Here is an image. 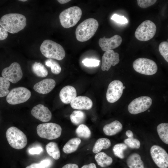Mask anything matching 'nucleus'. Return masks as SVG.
Segmentation results:
<instances>
[{
  "instance_id": "nucleus-39",
  "label": "nucleus",
  "mask_w": 168,
  "mask_h": 168,
  "mask_svg": "<svg viewBox=\"0 0 168 168\" xmlns=\"http://www.w3.org/2000/svg\"><path fill=\"white\" fill-rule=\"evenodd\" d=\"M43 151L41 147H33L29 150V152L31 154H39Z\"/></svg>"
},
{
  "instance_id": "nucleus-28",
  "label": "nucleus",
  "mask_w": 168,
  "mask_h": 168,
  "mask_svg": "<svg viewBox=\"0 0 168 168\" xmlns=\"http://www.w3.org/2000/svg\"><path fill=\"white\" fill-rule=\"evenodd\" d=\"M157 131L161 140L166 144H168V124L162 123L157 127Z\"/></svg>"
},
{
  "instance_id": "nucleus-13",
  "label": "nucleus",
  "mask_w": 168,
  "mask_h": 168,
  "mask_svg": "<svg viewBox=\"0 0 168 168\" xmlns=\"http://www.w3.org/2000/svg\"><path fill=\"white\" fill-rule=\"evenodd\" d=\"M123 84L119 80L112 81L109 85L106 93V98L108 102L114 103L121 96L123 91Z\"/></svg>"
},
{
  "instance_id": "nucleus-43",
  "label": "nucleus",
  "mask_w": 168,
  "mask_h": 168,
  "mask_svg": "<svg viewBox=\"0 0 168 168\" xmlns=\"http://www.w3.org/2000/svg\"><path fill=\"white\" fill-rule=\"evenodd\" d=\"M126 135L128 137V138H133V132L130 130H128L126 132Z\"/></svg>"
},
{
  "instance_id": "nucleus-4",
  "label": "nucleus",
  "mask_w": 168,
  "mask_h": 168,
  "mask_svg": "<svg viewBox=\"0 0 168 168\" xmlns=\"http://www.w3.org/2000/svg\"><path fill=\"white\" fill-rule=\"evenodd\" d=\"M82 15V10L78 7L73 6L66 9L59 15L61 24L65 28L72 27L78 22Z\"/></svg>"
},
{
  "instance_id": "nucleus-32",
  "label": "nucleus",
  "mask_w": 168,
  "mask_h": 168,
  "mask_svg": "<svg viewBox=\"0 0 168 168\" xmlns=\"http://www.w3.org/2000/svg\"><path fill=\"white\" fill-rule=\"evenodd\" d=\"M127 148V146L125 144L119 143L115 144L113 148L114 154L118 157L123 159L124 157V151Z\"/></svg>"
},
{
  "instance_id": "nucleus-14",
  "label": "nucleus",
  "mask_w": 168,
  "mask_h": 168,
  "mask_svg": "<svg viewBox=\"0 0 168 168\" xmlns=\"http://www.w3.org/2000/svg\"><path fill=\"white\" fill-rule=\"evenodd\" d=\"M119 62V55L114 50L105 51L102 58L101 68L102 71H108L111 66H114Z\"/></svg>"
},
{
  "instance_id": "nucleus-24",
  "label": "nucleus",
  "mask_w": 168,
  "mask_h": 168,
  "mask_svg": "<svg viewBox=\"0 0 168 168\" xmlns=\"http://www.w3.org/2000/svg\"><path fill=\"white\" fill-rule=\"evenodd\" d=\"M111 145L110 140L106 138H101L97 140L93 147L92 152L97 153L103 149L109 148Z\"/></svg>"
},
{
  "instance_id": "nucleus-5",
  "label": "nucleus",
  "mask_w": 168,
  "mask_h": 168,
  "mask_svg": "<svg viewBox=\"0 0 168 168\" xmlns=\"http://www.w3.org/2000/svg\"><path fill=\"white\" fill-rule=\"evenodd\" d=\"M6 134L9 144L12 148L21 149L26 146L27 143L26 136L17 128L11 127L7 130Z\"/></svg>"
},
{
  "instance_id": "nucleus-40",
  "label": "nucleus",
  "mask_w": 168,
  "mask_h": 168,
  "mask_svg": "<svg viewBox=\"0 0 168 168\" xmlns=\"http://www.w3.org/2000/svg\"><path fill=\"white\" fill-rule=\"evenodd\" d=\"M8 33L0 26V40L6 39L8 36Z\"/></svg>"
},
{
  "instance_id": "nucleus-31",
  "label": "nucleus",
  "mask_w": 168,
  "mask_h": 168,
  "mask_svg": "<svg viewBox=\"0 0 168 168\" xmlns=\"http://www.w3.org/2000/svg\"><path fill=\"white\" fill-rule=\"evenodd\" d=\"M45 65L51 68L52 73L58 74L61 71V68L59 64L55 60L52 59H48L45 62Z\"/></svg>"
},
{
  "instance_id": "nucleus-10",
  "label": "nucleus",
  "mask_w": 168,
  "mask_h": 168,
  "mask_svg": "<svg viewBox=\"0 0 168 168\" xmlns=\"http://www.w3.org/2000/svg\"><path fill=\"white\" fill-rule=\"evenodd\" d=\"M152 99L146 96H141L132 100L129 104L128 109L131 114H136L145 111L151 106Z\"/></svg>"
},
{
  "instance_id": "nucleus-30",
  "label": "nucleus",
  "mask_w": 168,
  "mask_h": 168,
  "mask_svg": "<svg viewBox=\"0 0 168 168\" xmlns=\"http://www.w3.org/2000/svg\"><path fill=\"white\" fill-rule=\"evenodd\" d=\"M10 82L0 77V97L7 96L9 92Z\"/></svg>"
},
{
  "instance_id": "nucleus-46",
  "label": "nucleus",
  "mask_w": 168,
  "mask_h": 168,
  "mask_svg": "<svg viewBox=\"0 0 168 168\" xmlns=\"http://www.w3.org/2000/svg\"></svg>"
},
{
  "instance_id": "nucleus-47",
  "label": "nucleus",
  "mask_w": 168,
  "mask_h": 168,
  "mask_svg": "<svg viewBox=\"0 0 168 168\" xmlns=\"http://www.w3.org/2000/svg\"></svg>"
},
{
  "instance_id": "nucleus-2",
  "label": "nucleus",
  "mask_w": 168,
  "mask_h": 168,
  "mask_svg": "<svg viewBox=\"0 0 168 168\" xmlns=\"http://www.w3.org/2000/svg\"><path fill=\"white\" fill-rule=\"evenodd\" d=\"M98 26V22L95 19L90 18L85 20L76 28L75 35L77 39L82 42L89 40L94 35Z\"/></svg>"
},
{
  "instance_id": "nucleus-16",
  "label": "nucleus",
  "mask_w": 168,
  "mask_h": 168,
  "mask_svg": "<svg viewBox=\"0 0 168 168\" xmlns=\"http://www.w3.org/2000/svg\"><path fill=\"white\" fill-rule=\"evenodd\" d=\"M31 114L35 118L44 122L50 121L52 116V113L48 108L40 104L32 108Z\"/></svg>"
},
{
  "instance_id": "nucleus-15",
  "label": "nucleus",
  "mask_w": 168,
  "mask_h": 168,
  "mask_svg": "<svg viewBox=\"0 0 168 168\" xmlns=\"http://www.w3.org/2000/svg\"><path fill=\"white\" fill-rule=\"evenodd\" d=\"M122 41V37L119 35H115L109 38H106L105 36L99 39V45L103 51L112 50L118 47Z\"/></svg>"
},
{
  "instance_id": "nucleus-26",
  "label": "nucleus",
  "mask_w": 168,
  "mask_h": 168,
  "mask_svg": "<svg viewBox=\"0 0 168 168\" xmlns=\"http://www.w3.org/2000/svg\"><path fill=\"white\" fill-rule=\"evenodd\" d=\"M31 69L33 73L38 77H45L48 74L46 68L40 62H35L33 63L32 65Z\"/></svg>"
},
{
  "instance_id": "nucleus-25",
  "label": "nucleus",
  "mask_w": 168,
  "mask_h": 168,
  "mask_svg": "<svg viewBox=\"0 0 168 168\" xmlns=\"http://www.w3.org/2000/svg\"><path fill=\"white\" fill-rule=\"evenodd\" d=\"M45 149L49 155L55 160L58 159L60 153L57 144L54 142H50L46 146Z\"/></svg>"
},
{
  "instance_id": "nucleus-35",
  "label": "nucleus",
  "mask_w": 168,
  "mask_h": 168,
  "mask_svg": "<svg viewBox=\"0 0 168 168\" xmlns=\"http://www.w3.org/2000/svg\"><path fill=\"white\" fill-rule=\"evenodd\" d=\"M50 161L48 159H45L40 163H34L26 166V168H46L50 165Z\"/></svg>"
},
{
  "instance_id": "nucleus-21",
  "label": "nucleus",
  "mask_w": 168,
  "mask_h": 168,
  "mask_svg": "<svg viewBox=\"0 0 168 168\" xmlns=\"http://www.w3.org/2000/svg\"><path fill=\"white\" fill-rule=\"evenodd\" d=\"M126 162L130 168H144V163L140 155L136 153L130 155L127 159Z\"/></svg>"
},
{
  "instance_id": "nucleus-34",
  "label": "nucleus",
  "mask_w": 168,
  "mask_h": 168,
  "mask_svg": "<svg viewBox=\"0 0 168 168\" xmlns=\"http://www.w3.org/2000/svg\"><path fill=\"white\" fill-rule=\"evenodd\" d=\"M124 142L127 146L132 148H139L140 142L139 140L133 138H128L124 140Z\"/></svg>"
},
{
  "instance_id": "nucleus-9",
  "label": "nucleus",
  "mask_w": 168,
  "mask_h": 168,
  "mask_svg": "<svg viewBox=\"0 0 168 168\" xmlns=\"http://www.w3.org/2000/svg\"><path fill=\"white\" fill-rule=\"evenodd\" d=\"M31 96L30 91L23 87L12 89L6 97V100L10 104L15 105L24 103L28 100Z\"/></svg>"
},
{
  "instance_id": "nucleus-3",
  "label": "nucleus",
  "mask_w": 168,
  "mask_h": 168,
  "mask_svg": "<svg viewBox=\"0 0 168 168\" xmlns=\"http://www.w3.org/2000/svg\"><path fill=\"white\" fill-rule=\"evenodd\" d=\"M40 49L42 54L49 59L61 60L65 56V52L63 47L59 44L49 40L43 41Z\"/></svg>"
},
{
  "instance_id": "nucleus-37",
  "label": "nucleus",
  "mask_w": 168,
  "mask_h": 168,
  "mask_svg": "<svg viewBox=\"0 0 168 168\" xmlns=\"http://www.w3.org/2000/svg\"><path fill=\"white\" fill-rule=\"evenodd\" d=\"M156 1V0H137V2L139 7L145 8L154 4Z\"/></svg>"
},
{
  "instance_id": "nucleus-45",
  "label": "nucleus",
  "mask_w": 168,
  "mask_h": 168,
  "mask_svg": "<svg viewBox=\"0 0 168 168\" xmlns=\"http://www.w3.org/2000/svg\"><path fill=\"white\" fill-rule=\"evenodd\" d=\"M19 1H22V2H26V1H27V0H20Z\"/></svg>"
},
{
  "instance_id": "nucleus-12",
  "label": "nucleus",
  "mask_w": 168,
  "mask_h": 168,
  "mask_svg": "<svg viewBox=\"0 0 168 168\" xmlns=\"http://www.w3.org/2000/svg\"><path fill=\"white\" fill-rule=\"evenodd\" d=\"M2 75L3 77L12 83L19 81L23 76V73L20 64L14 62L2 70Z\"/></svg>"
},
{
  "instance_id": "nucleus-27",
  "label": "nucleus",
  "mask_w": 168,
  "mask_h": 168,
  "mask_svg": "<svg viewBox=\"0 0 168 168\" xmlns=\"http://www.w3.org/2000/svg\"><path fill=\"white\" fill-rule=\"evenodd\" d=\"M86 117L85 113L81 110H74L70 116L71 122L76 125L82 124L84 122Z\"/></svg>"
},
{
  "instance_id": "nucleus-17",
  "label": "nucleus",
  "mask_w": 168,
  "mask_h": 168,
  "mask_svg": "<svg viewBox=\"0 0 168 168\" xmlns=\"http://www.w3.org/2000/svg\"><path fill=\"white\" fill-rule=\"evenodd\" d=\"M56 85L55 81L51 78H46L35 84L34 90L40 94H46L50 92Z\"/></svg>"
},
{
  "instance_id": "nucleus-6",
  "label": "nucleus",
  "mask_w": 168,
  "mask_h": 168,
  "mask_svg": "<svg viewBox=\"0 0 168 168\" xmlns=\"http://www.w3.org/2000/svg\"><path fill=\"white\" fill-rule=\"evenodd\" d=\"M36 131L38 135L40 138L53 140L60 137L62 128L58 124L49 123L39 124L37 127Z\"/></svg>"
},
{
  "instance_id": "nucleus-29",
  "label": "nucleus",
  "mask_w": 168,
  "mask_h": 168,
  "mask_svg": "<svg viewBox=\"0 0 168 168\" xmlns=\"http://www.w3.org/2000/svg\"><path fill=\"white\" fill-rule=\"evenodd\" d=\"M77 136L81 138L87 139L90 138L91 133L88 127L84 124L79 125L76 130Z\"/></svg>"
},
{
  "instance_id": "nucleus-20",
  "label": "nucleus",
  "mask_w": 168,
  "mask_h": 168,
  "mask_svg": "<svg viewBox=\"0 0 168 168\" xmlns=\"http://www.w3.org/2000/svg\"><path fill=\"white\" fill-rule=\"evenodd\" d=\"M123 126L119 121L115 120L105 125L103 128L104 133L107 136H113L120 132Z\"/></svg>"
},
{
  "instance_id": "nucleus-42",
  "label": "nucleus",
  "mask_w": 168,
  "mask_h": 168,
  "mask_svg": "<svg viewBox=\"0 0 168 168\" xmlns=\"http://www.w3.org/2000/svg\"><path fill=\"white\" fill-rule=\"evenodd\" d=\"M81 168H97L96 165L93 163L83 166Z\"/></svg>"
},
{
  "instance_id": "nucleus-7",
  "label": "nucleus",
  "mask_w": 168,
  "mask_h": 168,
  "mask_svg": "<svg viewBox=\"0 0 168 168\" xmlns=\"http://www.w3.org/2000/svg\"><path fill=\"white\" fill-rule=\"evenodd\" d=\"M156 30L155 24L150 20L143 21L136 30L134 35L136 38L141 41H147L152 39Z\"/></svg>"
},
{
  "instance_id": "nucleus-22",
  "label": "nucleus",
  "mask_w": 168,
  "mask_h": 168,
  "mask_svg": "<svg viewBox=\"0 0 168 168\" xmlns=\"http://www.w3.org/2000/svg\"><path fill=\"white\" fill-rule=\"evenodd\" d=\"M81 142V139L78 138H74L69 140L64 145L63 149L65 153L69 154L74 152L78 148Z\"/></svg>"
},
{
  "instance_id": "nucleus-23",
  "label": "nucleus",
  "mask_w": 168,
  "mask_h": 168,
  "mask_svg": "<svg viewBox=\"0 0 168 168\" xmlns=\"http://www.w3.org/2000/svg\"><path fill=\"white\" fill-rule=\"evenodd\" d=\"M95 158L98 164L102 167L109 166L113 162L112 158L103 152L96 153Z\"/></svg>"
},
{
  "instance_id": "nucleus-36",
  "label": "nucleus",
  "mask_w": 168,
  "mask_h": 168,
  "mask_svg": "<svg viewBox=\"0 0 168 168\" xmlns=\"http://www.w3.org/2000/svg\"><path fill=\"white\" fill-rule=\"evenodd\" d=\"M100 61L94 58H86L82 61L83 64L88 67H95L99 65Z\"/></svg>"
},
{
  "instance_id": "nucleus-19",
  "label": "nucleus",
  "mask_w": 168,
  "mask_h": 168,
  "mask_svg": "<svg viewBox=\"0 0 168 168\" xmlns=\"http://www.w3.org/2000/svg\"><path fill=\"white\" fill-rule=\"evenodd\" d=\"M59 95L61 100L63 103L68 104L77 97V91L73 86H67L62 89Z\"/></svg>"
},
{
  "instance_id": "nucleus-41",
  "label": "nucleus",
  "mask_w": 168,
  "mask_h": 168,
  "mask_svg": "<svg viewBox=\"0 0 168 168\" xmlns=\"http://www.w3.org/2000/svg\"><path fill=\"white\" fill-rule=\"evenodd\" d=\"M62 168H78V166L76 164L69 163L65 165Z\"/></svg>"
},
{
  "instance_id": "nucleus-44",
  "label": "nucleus",
  "mask_w": 168,
  "mask_h": 168,
  "mask_svg": "<svg viewBox=\"0 0 168 168\" xmlns=\"http://www.w3.org/2000/svg\"><path fill=\"white\" fill-rule=\"evenodd\" d=\"M57 1L60 4H63L69 2L70 0H58Z\"/></svg>"
},
{
  "instance_id": "nucleus-11",
  "label": "nucleus",
  "mask_w": 168,
  "mask_h": 168,
  "mask_svg": "<svg viewBox=\"0 0 168 168\" xmlns=\"http://www.w3.org/2000/svg\"><path fill=\"white\" fill-rule=\"evenodd\" d=\"M150 152L153 161L159 167H168V154L164 149L158 145H154L151 147Z\"/></svg>"
},
{
  "instance_id": "nucleus-8",
  "label": "nucleus",
  "mask_w": 168,
  "mask_h": 168,
  "mask_svg": "<svg viewBox=\"0 0 168 168\" xmlns=\"http://www.w3.org/2000/svg\"><path fill=\"white\" fill-rule=\"evenodd\" d=\"M133 66L136 71L147 75H152L155 74L158 69L157 65L154 61L143 58L136 59L133 62Z\"/></svg>"
},
{
  "instance_id": "nucleus-38",
  "label": "nucleus",
  "mask_w": 168,
  "mask_h": 168,
  "mask_svg": "<svg viewBox=\"0 0 168 168\" xmlns=\"http://www.w3.org/2000/svg\"><path fill=\"white\" fill-rule=\"evenodd\" d=\"M111 19L122 24H125L128 22L127 19L124 16H120L116 14H114L112 16Z\"/></svg>"
},
{
  "instance_id": "nucleus-33",
  "label": "nucleus",
  "mask_w": 168,
  "mask_h": 168,
  "mask_svg": "<svg viewBox=\"0 0 168 168\" xmlns=\"http://www.w3.org/2000/svg\"><path fill=\"white\" fill-rule=\"evenodd\" d=\"M159 50L165 60L168 62V43L166 41L161 42L159 46Z\"/></svg>"
},
{
  "instance_id": "nucleus-1",
  "label": "nucleus",
  "mask_w": 168,
  "mask_h": 168,
  "mask_svg": "<svg viewBox=\"0 0 168 168\" xmlns=\"http://www.w3.org/2000/svg\"><path fill=\"white\" fill-rule=\"evenodd\" d=\"M26 25V19L19 13H9L2 16L0 19V26L6 31L12 34L18 33Z\"/></svg>"
},
{
  "instance_id": "nucleus-18",
  "label": "nucleus",
  "mask_w": 168,
  "mask_h": 168,
  "mask_svg": "<svg viewBox=\"0 0 168 168\" xmlns=\"http://www.w3.org/2000/svg\"><path fill=\"white\" fill-rule=\"evenodd\" d=\"M71 107L75 109L89 110L92 107L93 102L89 97L86 96L76 97L70 103Z\"/></svg>"
}]
</instances>
